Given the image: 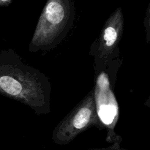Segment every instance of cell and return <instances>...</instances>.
I'll list each match as a JSON object with an SVG mask.
<instances>
[{"label": "cell", "instance_id": "cell-4", "mask_svg": "<svg viewBox=\"0 0 150 150\" xmlns=\"http://www.w3.org/2000/svg\"><path fill=\"white\" fill-rule=\"evenodd\" d=\"M101 130L96 111L93 88L79 103L59 123L52 133V140L64 146L91 127Z\"/></svg>", "mask_w": 150, "mask_h": 150}, {"label": "cell", "instance_id": "cell-5", "mask_svg": "<svg viewBox=\"0 0 150 150\" xmlns=\"http://www.w3.org/2000/svg\"><path fill=\"white\" fill-rule=\"evenodd\" d=\"M124 29V16L118 7L105 21L98 38L92 44L89 54L94 58L95 72L102 70L113 59L120 57L119 44Z\"/></svg>", "mask_w": 150, "mask_h": 150}, {"label": "cell", "instance_id": "cell-6", "mask_svg": "<svg viewBox=\"0 0 150 150\" xmlns=\"http://www.w3.org/2000/svg\"><path fill=\"white\" fill-rule=\"evenodd\" d=\"M89 150H130L125 149V148L121 147V144H112L111 146H108V147L103 148H94Z\"/></svg>", "mask_w": 150, "mask_h": 150}, {"label": "cell", "instance_id": "cell-2", "mask_svg": "<svg viewBox=\"0 0 150 150\" xmlns=\"http://www.w3.org/2000/svg\"><path fill=\"white\" fill-rule=\"evenodd\" d=\"M75 17L73 0H47L29 43V51L37 52L55 48L72 28Z\"/></svg>", "mask_w": 150, "mask_h": 150}, {"label": "cell", "instance_id": "cell-3", "mask_svg": "<svg viewBox=\"0 0 150 150\" xmlns=\"http://www.w3.org/2000/svg\"><path fill=\"white\" fill-rule=\"evenodd\" d=\"M122 64L120 57L110 62L106 67L95 72L94 98L101 130L105 129V142L121 144L122 138L115 131L120 117L119 104L116 98L115 84L118 70Z\"/></svg>", "mask_w": 150, "mask_h": 150}, {"label": "cell", "instance_id": "cell-1", "mask_svg": "<svg viewBox=\"0 0 150 150\" xmlns=\"http://www.w3.org/2000/svg\"><path fill=\"white\" fill-rule=\"evenodd\" d=\"M0 95L30 107L39 116L51 112L49 79L13 49H0Z\"/></svg>", "mask_w": 150, "mask_h": 150}, {"label": "cell", "instance_id": "cell-7", "mask_svg": "<svg viewBox=\"0 0 150 150\" xmlns=\"http://www.w3.org/2000/svg\"><path fill=\"white\" fill-rule=\"evenodd\" d=\"M144 25L146 26V34H147V42H149V6L148 7L147 9V11H146V18L144 20Z\"/></svg>", "mask_w": 150, "mask_h": 150}, {"label": "cell", "instance_id": "cell-8", "mask_svg": "<svg viewBox=\"0 0 150 150\" xmlns=\"http://www.w3.org/2000/svg\"><path fill=\"white\" fill-rule=\"evenodd\" d=\"M13 0H0V7H7L10 5Z\"/></svg>", "mask_w": 150, "mask_h": 150}]
</instances>
